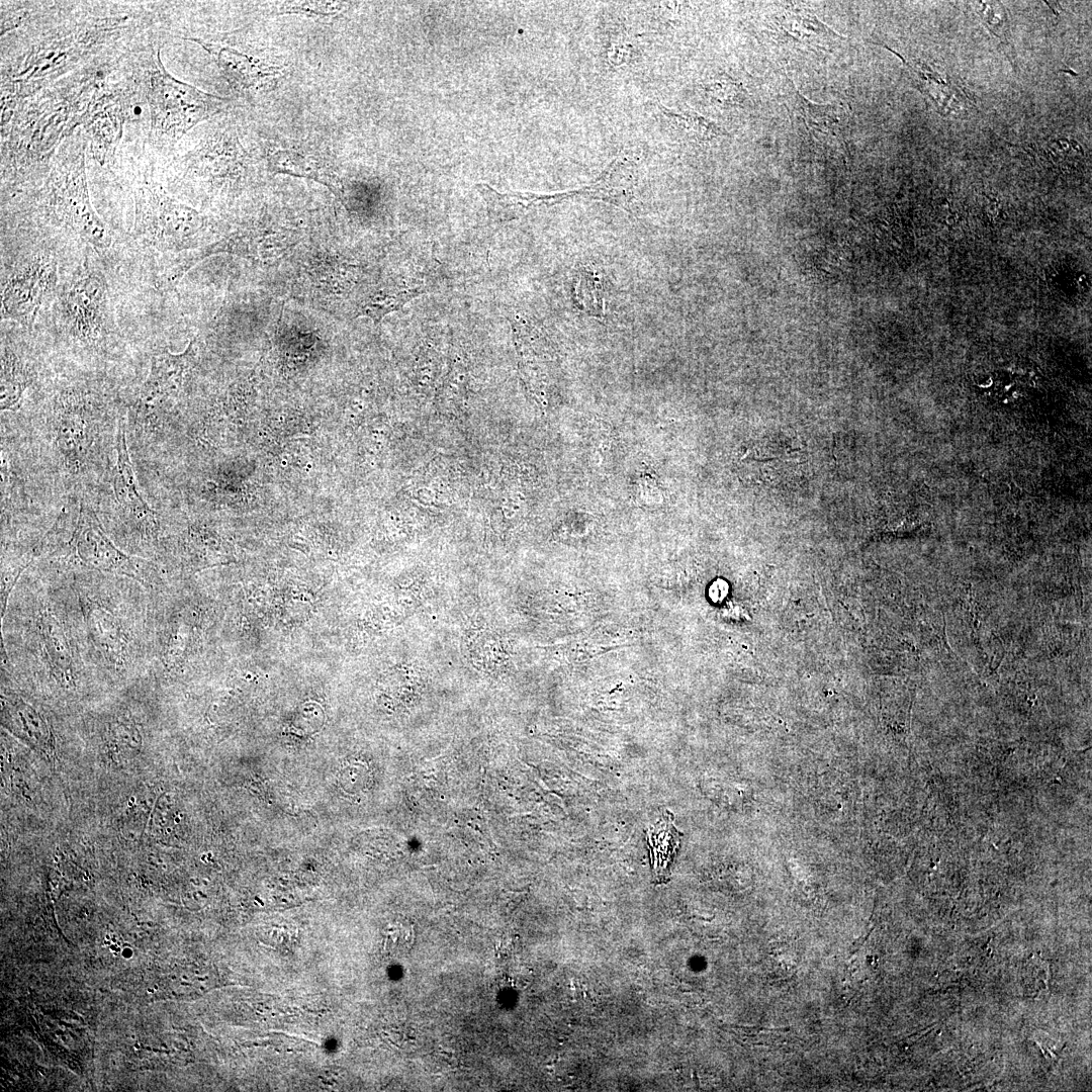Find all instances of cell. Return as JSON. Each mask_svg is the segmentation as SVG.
Instances as JSON below:
<instances>
[{
    "mask_svg": "<svg viewBox=\"0 0 1092 1092\" xmlns=\"http://www.w3.org/2000/svg\"><path fill=\"white\" fill-rule=\"evenodd\" d=\"M155 107L160 126L172 135L182 134L197 122L222 108L224 99L179 82L161 68L157 79ZM156 109V110H157Z\"/></svg>",
    "mask_w": 1092,
    "mask_h": 1092,
    "instance_id": "5b68a950",
    "label": "cell"
},
{
    "mask_svg": "<svg viewBox=\"0 0 1092 1092\" xmlns=\"http://www.w3.org/2000/svg\"><path fill=\"white\" fill-rule=\"evenodd\" d=\"M71 547L79 561L100 570L138 576L142 566L148 564L118 550L105 536L97 517L86 504L80 507Z\"/></svg>",
    "mask_w": 1092,
    "mask_h": 1092,
    "instance_id": "9c48e42d",
    "label": "cell"
},
{
    "mask_svg": "<svg viewBox=\"0 0 1092 1092\" xmlns=\"http://www.w3.org/2000/svg\"><path fill=\"white\" fill-rule=\"evenodd\" d=\"M273 173H282L314 180L327 186L343 200L342 185L337 175L321 161L292 150H278L268 159Z\"/></svg>",
    "mask_w": 1092,
    "mask_h": 1092,
    "instance_id": "7c38bea8",
    "label": "cell"
},
{
    "mask_svg": "<svg viewBox=\"0 0 1092 1092\" xmlns=\"http://www.w3.org/2000/svg\"><path fill=\"white\" fill-rule=\"evenodd\" d=\"M205 229L206 219L199 212L160 187L138 189L134 235L142 244L163 252L196 250Z\"/></svg>",
    "mask_w": 1092,
    "mask_h": 1092,
    "instance_id": "6da1fadb",
    "label": "cell"
},
{
    "mask_svg": "<svg viewBox=\"0 0 1092 1092\" xmlns=\"http://www.w3.org/2000/svg\"><path fill=\"white\" fill-rule=\"evenodd\" d=\"M67 334L85 345H96L108 335L109 294L101 273L84 268L67 284L60 298Z\"/></svg>",
    "mask_w": 1092,
    "mask_h": 1092,
    "instance_id": "7a4b0ae2",
    "label": "cell"
},
{
    "mask_svg": "<svg viewBox=\"0 0 1092 1092\" xmlns=\"http://www.w3.org/2000/svg\"><path fill=\"white\" fill-rule=\"evenodd\" d=\"M202 46L216 57L222 73L235 86L249 88L265 76L274 74V71H267L255 59L234 49L209 43H202Z\"/></svg>",
    "mask_w": 1092,
    "mask_h": 1092,
    "instance_id": "9a60e30c",
    "label": "cell"
},
{
    "mask_svg": "<svg viewBox=\"0 0 1092 1092\" xmlns=\"http://www.w3.org/2000/svg\"><path fill=\"white\" fill-rule=\"evenodd\" d=\"M345 4L342 2H286L279 8V13L283 14H302L312 17H332L345 9Z\"/></svg>",
    "mask_w": 1092,
    "mask_h": 1092,
    "instance_id": "44dd1931",
    "label": "cell"
},
{
    "mask_svg": "<svg viewBox=\"0 0 1092 1092\" xmlns=\"http://www.w3.org/2000/svg\"><path fill=\"white\" fill-rule=\"evenodd\" d=\"M49 203L60 221L72 229L97 251L111 245V234L94 212L82 169L72 170L51 184Z\"/></svg>",
    "mask_w": 1092,
    "mask_h": 1092,
    "instance_id": "277c9868",
    "label": "cell"
},
{
    "mask_svg": "<svg viewBox=\"0 0 1092 1092\" xmlns=\"http://www.w3.org/2000/svg\"><path fill=\"white\" fill-rule=\"evenodd\" d=\"M296 233L272 226H253L239 230L220 241L193 250L171 271L169 280L178 281L193 266L205 258L228 253L256 263L272 264L285 256L296 244Z\"/></svg>",
    "mask_w": 1092,
    "mask_h": 1092,
    "instance_id": "3957f363",
    "label": "cell"
},
{
    "mask_svg": "<svg viewBox=\"0 0 1092 1092\" xmlns=\"http://www.w3.org/2000/svg\"><path fill=\"white\" fill-rule=\"evenodd\" d=\"M771 35L782 43L814 52H827L845 41V36L822 22L803 5L790 4L770 16Z\"/></svg>",
    "mask_w": 1092,
    "mask_h": 1092,
    "instance_id": "30bf717a",
    "label": "cell"
},
{
    "mask_svg": "<svg viewBox=\"0 0 1092 1092\" xmlns=\"http://www.w3.org/2000/svg\"><path fill=\"white\" fill-rule=\"evenodd\" d=\"M788 99L790 103L788 107L801 116L807 128L827 133L838 122L835 105L813 103L806 99L796 87L792 88Z\"/></svg>",
    "mask_w": 1092,
    "mask_h": 1092,
    "instance_id": "ac0fdd59",
    "label": "cell"
},
{
    "mask_svg": "<svg viewBox=\"0 0 1092 1092\" xmlns=\"http://www.w3.org/2000/svg\"><path fill=\"white\" fill-rule=\"evenodd\" d=\"M57 283V264L48 256H37L16 270L4 283L1 293L2 318L31 327L46 295Z\"/></svg>",
    "mask_w": 1092,
    "mask_h": 1092,
    "instance_id": "8992f818",
    "label": "cell"
},
{
    "mask_svg": "<svg viewBox=\"0 0 1092 1092\" xmlns=\"http://www.w3.org/2000/svg\"><path fill=\"white\" fill-rule=\"evenodd\" d=\"M125 426L121 420L116 434V462L112 469V488L119 506L138 523L151 527L154 512L140 493L126 445Z\"/></svg>",
    "mask_w": 1092,
    "mask_h": 1092,
    "instance_id": "8fae6325",
    "label": "cell"
},
{
    "mask_svg": "<svg viewBox=\"0 0 1092 1092\" xmlns=\"http://www.w3.org/2000/svg\"><path fill=\"white\" fill-rule=\"evenodd\" d=\"M420 293H422L421 286L384 285L362 302L357 315L368 316L377 324L387 313L399 309Z\"/></svg>",
    "mask_w": 1092,
    "mask_h": 1092,
    "instance_id": "e0dca14e",
    "label": "cell"
},
{
    "mask_svg": "<svg viewBox=\"0 0 1092 1092\" xmlns=\"http://www.w3.org/2000/svg\"><path fill=\"white\" fill-rule=\"evenodd\" d=\"M702 88L705 96L718 105H738L745 99L742 85L728 75L719 76L705 83Z\"/></svg>",
    "mask_w": 1092,
    "mask_h": 1092,
    "instance_id": "ffe728a7",
    "label": "cell"
},
{
    "mask_svg": "<svg viewBox=\"0 0 1092 1092\" xmlns=\"http://www.w3.org/2000/svg\"><path fill=\"white\" fill-rule=\"evenodd\" d=\"M34 378L27 361L7 346L1 351V411H17L23 394Z\"/></svg>",
    "mask_w": 1092,
    "mask_h": 1092,
    "instance_id": "5bb4252c",
    "label": "cell"
},
{
    "mask_svg": "<svg viewBox=\"0 0 1092 1092\" xmlns=\"http://www.w3.org/2000/svg\"><path fill=\"white\" fill-rule=\"evenodd\" d=\"M194 363L193 342L179 354L164 351L154 355L146 380L138 393L134 408L143 420L159 418V414L173 401L182 390L184 381Z\"/></svg>",
    "mask_w": 1092,
    "mask_h": 1092,
    "instance_id": "52a82bcc",
    "label": "cell"
},
{
    "mask_svg": "<svg viewBox=\"0 0 1092 1092\" xmlns=\"http://www.w3.org/2000/svg\"><path fill=\"white\" fill-rule=\"evenodd\" d=\"M95 407L79 392H65L57 401L55 443L67 466L77 471L85 464L94 441Z\"/></svg>",
    "mask_w": 1092,
    "mask_h": 1092,
    "instance_id": "ba28073f",
    "label": "cell"
},
{
    "mask_svg": "<svg viewBox=\"0 0 1092 1092\" xmlns=\"http://www.w3.org/2000/svg\"><path fill=\"white\" fill-rule=\"evenodd\" d=\"M646 839L653 876L657 882H663L680 841V834L670 815L663 816L651 826L647 830Z\"/></svg>",
    "mask_w": 1092,
    "mask_h": 1092,
    "instance_id": "2e32d148",
    "label": "cell"
},
{
    "mask_svg": "<svg viewBox=\"0 0 1092 1092\" xmlns=\"http://www.w3.org/2000/svg\"><path fill=\"white\" fill-rule=\"evenodd\" d=\"M661 112L690 139L698 143L711 142L727 135L728 132L718 123L692 110H675L660 105Z\"/></svg>",
    "mask_w": 1092,
    "mask_h": 1092,
    "instance_id": "d6986e66",
    "label": "cell"
},
{
    "mask_svg": "<svg viewBox=\"0 0 1092 1092\" xmlns=\"http://www.w3.org/2000/svg\"><path fill=\"white\" fill-rule=\"evenodd\" d=\"M476 188L485 199L491 213L498 218L506 219L519 217L533 206L552 205L578 194V191L552 195H537L527 192L500 193L487 184H477Z\"/></svg>",
    "mask_w": 1092,
    "mask_h": 1092,
    "instance_id": "4fadbf2b",
    "label": "cell"
},
{
    "mask_svg": "<svg viewBox=\"0 0 1092 1092\" xmlns=\"http://www.w3.org/2000/svg\"><path fill=\"white\" fill-rule=\"evenodd\" d=\"M415 933L413 927L410 925H399L395 927L394 932L391 934V945L397 950H406L412 947L414 943Z\"/></svg>",
    "mask_w": 1092,
    "mask_h": 1092,
    "instance_id": "7402d4cb",
    "label": "cell"
}]
</instances>
